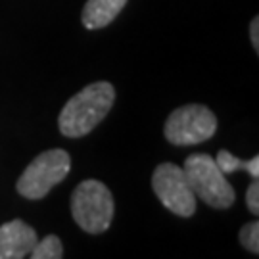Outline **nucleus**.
Returning a JSON list of instances; mask_svg holds the SVG:
<instances>
[{
    "instance_id": "nucleus-3",
    "label": "nucleus",
    "mask_w": 259,
    "mask_h": 259,
    "mask_svg": "<svg viewBox=\"0 0 259 259\" xmlns=\"http://www.w3.org/2000/svg\"><path fill=\"white\" fill-rule=\"evenodd\" d=\"M113 196L100 181H83L71 196V215L75 223L89 234L108 231L113 221Z\"/></svg>"
},
{
    "instance_id": "nucleus-8",
    "label": "nucleus",
    "mask_w": 259,
    "mask_h": 259,
    "mask_svg": "<svg viewBox=\"0 0 259 259\" xmlns=\"http://www.w3.org/2000/svg\"><path fill=\"white\" fill-rule=\"evenodd\" d=\"M127 0H87L81 21L87 29H102L119 16Z\"/></svg>"
},
{
    "instance_id": "nucleus-1",
    "label": "nucleus",
    "mask_w": 259,
    "mask_h": 259,
    "mask_svg": "<svg viewBox=\"0 0 259 259\" xmlns=\"http://www.w3.org/2000/svg\"><path fill=\"white\" fill-rule=\"evenodd\" d=\"M115 102V89L108 81H96L69 98L58 117L64 137L81 139L110 113Z\"/></svg>"
},
{
    "instance_id": "nucleus-2",
    "label": "nucleus",
    "mask_w": 259,
    "mask_h": 259,
    "mask_svg": "<svg viewBox=\"0 0 259 259\" xmlns=\"http://www.w3.org/2000/svg\"><path fill=\"white\" fill-rule=\"evenodd\" d=\"M186 181L196 198L211 205L215 209H229L234 204V188L227 177L217 167L215 159L207 154H192L186 157L185 167Z\"/></svg>"
},
{
    "instance_id": "nucleus-6",
    "label": "nucleus",
    "mask_w": 259,
    "mask_h": 259,
    "mask_svg": "<svg viewBox=\"0 0 259 259\" xmlns=\"http://www.w3.org/2000/svg\"><path fill=\"white\" fill-rule=\"evenodd\" d=\"M152 186L157 200L179 217H190L196 211V196L186 181L183 167L159 163L152 175Z\"/></svg>"
},
{
    "instance_id": "nucleus-11",
    "label": "nucleus",
    "mask_w": 259,
    "mask_h": 259,
    "mask_svg": "<svg viewBox=\"0 0 259 259\" xmlns=\"http://www.w3.org/2000/svg\"><path fill=\"white\" fill-rule=\"evenodd\" d=\"M240 244L251 253H259V223H248L244 225L240 231Z\"/></svg>"
},
{
    "instance_id": "nucleus-4",
    "label": "nucleus",
    "mask_w": 259,
    "mask_h": 259,
    "mask_svg": "<svg viewBox=\"0 0 259 259\" xmlns=\"http://www.w3.org/2000/svg\"><path fill=\"white\" fill-rule=\"evenodd\" d=\"M71 169V157L62 148L37 156L18 181V192L27 200H40L64 181Z\"/></svg>"
},
{
    "instance_id": "nucleus-13",
    "label": "nucleus",
    "mask_w": 259,
    "mask_h": 259,
    "mask_svg": "<svg viewBox=\"0 0 259 259\" xmlns=\"http://www.w3.org/2000/svg\"><path fill=\"white\" fill-rule=\"evenodd\" d=\"M250 35H251V45H253V48H255V50H259V18L251 19Z\"/></svg>"
},
{
    "instance_id": "nucleus-10",
    "label": "nucleus",
    "mask_w": 259,
    "mask_h": 259,
    "mask_svg": "<svg viewBox=\"0 0 259 259\" xmlns=\"http://www.w3.org/2000/svg\"><path fill=\"white\" fill-rule=\"evenodd\" d=\"M33 259H60L64 257V246H62V240L54 236V234H50L47 238H42V240L35 244V248L31 250L29 253Z\"/></svg>"
},
{
    "instance_id": "nucleus-12",
    "label": "nucleus",
    "mask_w": 259,
    "mask_h": 259,
    "mask_svg": "<svg viewBox=\"0 0 259 259\" xmlns=\"http://www.w3.org/2000/svg\"><path fill=\"white\" fill-rule=\"evenodd\" d=\"M246 204H248V209H250L253 215L259 213V183L257 179H253V183L250 185L248 192H246Z\"/></svg>"
},
{
    "instance_id": "nucleus-9",
    "label": "nucleus",
    "mask_w": 259,
    "mask_h": 259,
    "mask_svg": "<svg viewBox=\"0 0 259 259\" xmlns=\"http://www.w3.org/2000/svg\"><path fill=\"white\" fill-rule=\"evenodd\" d=\"M215 163L225 175H231L238 169H246L253 179L259 177V156H255L253 159H248V161H242V159L232 156L229 150H219V154L215 157Z\"/></svg>"
},
{
    "instance_id": "nucleus-7",
    "label": "nucleus",
    "mask_w": 259,
    "mask_h": 259,
    "mask_svg": "<svg viewBox=\"0 0 259 259\" xmlns=\"http://www.w3.org/2000/svg\"><path fill=\"white\" fill-rule=\"evenodd\" d=\"M37 244V232L27 223L10 221L0 227V259L27 257Z\"/></svg>"
},
{
    "instance_id": "nucleus-5",
    "label": "nucleus",
    "mask_w": 259,
    "mask_h": 259,
    "mask_svg": "<svg viewBox=\"0 0 259 259\" xmlns=\"http://www.w3.org/2000/svg\"><path fill=\"white\" fill-rule=\"evenodd\" d=\"M217 131V117L202 104H186L169 113L165 139L175 146H192L209 140Z\"/></svg>"
}]
</instances>
